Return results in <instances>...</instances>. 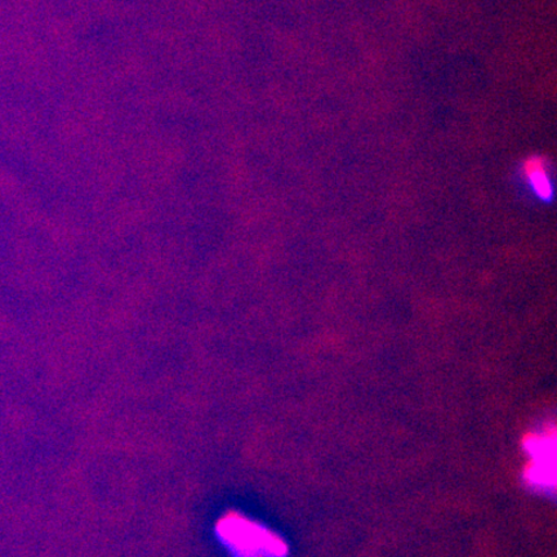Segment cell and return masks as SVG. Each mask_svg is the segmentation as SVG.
<instances>
[{
    "instance_id": "obj_1",
    "label": "cell",
    "mask_w": 557,
    "mask_h": 557,
    "mask_svg": "<svg viewBox=\"0 0 557 557\" xmlns=\"http://www.w3.org/2000/svg\"><path fill=\"white\" fill-rule=\"evenodd\" d=\"M524 172L529 183H531L540 198L547 200L553 197V186L549 183L545 160L540 157L528 159Z\"/></svg>"
}]
</instances>
